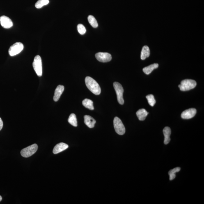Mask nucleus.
I'll return each mask as SVG.
<instances>
[{"mask_svg":"<svg viewBox=\"0 0 204 204\" xmlns=\"http://www.w3.org/2000/svg\"><path fill=\"white\" fill-rule=\"evenodd\" d=\"M64 90V87L63 85H59L57 87L55 90L54 100L55 102H57L59 100L62 93Z\"/></svg>","mask_w":204,"mask_h":204,"instance_id":"12","label":"nucleus"},{"mask_svg":"<svg viewBox=\"0 0 204 204\" xmlns=\"http://www.w3.org/2000/svg\"><path fill=\"white\" fill-rule=\"evenodd\" d=\"M0 24L2 26L5 28H10L13 26V23L11 19L5 16L0 17Z\"/></svg>","mask_w":204,"mask_h":204,"instance_id":"9","label":"nucleus"},{"mask_svg":"<svg viewBox=\"0 0 204 204\" xmlns=\"http://www.w3.org/2000/svg\"><path fill=\"white\" fill-rule=\"evenodd\" d=\"M163 133L164 136V144L165 145H168L171 141L170 136L171 135V129L169 127H165L163 129Z\"/></svg>","mask_w":204,"mask_h":204,"instance_id":"14","label":"nucleus"},{"mask_svg":"<svg viewBox=\"0 0 204 204\" xmlns=\"http://www.w3.org/2000/svg\"><path fill=\"white\" fill-rule=\"evenodd\" d=\"M38 149V145L36 144H34L23 149L21 151V154L23 157H29L36 153Z\"/></svg>","mask_w":204,"mask_h":204,"instance_id":"3","label":"nucleus"},{"mask_svg":"<svg viewBox=\"0 0 204 204\" xmlns=\"http://www.w3.org/2000/svg\"><path fill=\"white\" fill-rule=\"evenodd\" d=\"M69 148V145L66 144L61 143L56 145L53 149V153L55 154H58L60 152L63 151Z\"/></svg>","mask_w":204,"mask_h":204,"instance_id":"11","label":"nucleus"},{"mask_svg":"<svg viewBox=\"0 0 204 204\" xmlns=\"http://www.w3.org/2000/svg\"><path fill=\"white\" fill-rule=\"evenodd\" d=\"M24 48V45L22 43L16 42L10 47L8 50L9 54L11 56L17 55L22 51Z\"/></svg>","mask_w":204,"mask_h":204,"instance_id":"7","label":"nucleus"},{"mask_svg":"<svg viewBox=\"0 0 204 204\" xmlns=\"http://www.w3.org/2000/svg\"><path fill=\"white\" fill-rule=\"evenodd\" d=\"M181 168L180 167H177L170 170L168 172V175H169V179L170 180H173L176 177L175 173H178L180 171Z\"/></svg>","mask_w":204,"mask_h":204,"instance_id":"20","label":"nucleus"},{"mask_svg":"<svg viewBox=\"0 0 204 204\" xmlns=\"http://www.w3.org/2000/svg\"><path fill=\"white\" fill-rule=\"evenodd\" d=\"M150 55V50L148 46L145 45L143 47L141 51V58L142 60H145L148 58Z\"/></svg>","mask_w":204,"mask_h":204,"instance_id":"17","label":"nucleus"},{"mask_svg":"<svg viewBox=\"0 0 204 204\" xmlns=\"http://www.w3.org/2000/svg\"><path fill=\"white\" fill-rule=\"evenodd\" d=\"M78 31L81 35H84L86 33V30L85 26L82 24H79L77 26Z\"/></svg>","mask_w":204,"mask_h":204,"instance_id":"24","label":"nucleus"},{"mask_svg":"<svg viewBox=\"0 0 204 204\" xmlns=\"http://www.w3.org/2000/svg\"><path fill=\"white\" fill-rule=\"evenodd\" d=\"M88 20L89 24L91 25L92 27L96 28L98 26L97 21L93 16L92 15L88 16Z\"/></svg>","mask_w":204,"mask_h":204,"instance_id":"21","label":"nucleus"},{"mask_svg":"<svg viewBox=\"0 0 204 204\" xmlns=\"http://www.w3.org/2000/svg\"><path fill=\"white\" fill-rule=\"evenodd\" d=\"M113 125L115 131L120 135H123L125 134L126 129L123 124L118 117H115L113 120Z\"/></svg>","mask_w":204,"mask_h":204,"instance_id":"6","label":"nucleus"},{"mask_svg":"<svg viewBox=\"0 0 204 204\" xmlns=\"http://www.w3.org/2000/svg\"><path fill=\"white\" fill-rule=\"evenodd\" d=\"M34 69L38 77H41L42 74V63L41 58L40 56L35 57L33 63Z\"/></svg>","mask_w":204,"mask_h":204,"instance_id":"5","label":"nucleus"},{"mask_svg":"<svg viewBox=\"0 0 204 204\" xmlns=\"http://www.w3.org/2000/svg\"><path fill=\"white\" fill-rule=\"evenodd\" d=\"M146 98L148 101V103L150 106L153 107L156 103V101L153 95H147Z\"/></svg>","mask_w":204,"mask_h":204,"instance_id":"23","label":"nucleus"},{"mask_svg":"<svg viewBox=\"0 0 204 204\" xmlns=\"http://www.w3.org/2000/svg\"><path fill=\"white\" fill-rule=\"evenodd\" d=\"M159 66L158 64L154 63L144 68L143 70V71L145 74L148 75V74L151 73L154 69L158 68Z\"/></svg>","mask_w":204,"mask_h":204,"instance_id":"15","label":"nucleus"},{"mask_svg":"<svg viewBox=\"0 0 204 204\" xmlns=\"http://www.w3.org/2000/svg\"><path fill=\"white\" fill-rule=\"evenodd\" d=\"M197 113V110L195 108H190L183 112L181 117L183 119H189L194 117Z\"/></svg>","mask_w":204,"mask_h":204,"instance_id":"10","label":"nucleus"},{"mask_svg":"<svg viewBox=\"0 0 204 204\" xmlns=\"http://www.w3.org/2000/svg\"><path fill=\"white\" fill-rule=\"evenodd\" d=\"M85 83L88 89L96 95L101 93V89L98 83L91 77H87L85 78Z\"/></svg>","mask_w":204,"mask_h":204,"instance_id":"1","label":"nucleus"},{"mask_svg":"<svg viewBox=\"0 0 204 204\" xmlns=\"http://www.w3.org/2000/svg\"><path fill=\"white\" fill-rule=\"evenodd\" d=\"M82 104L83 106L87 109L90 110L94 109L93 107V102L91 100L88 99H85L83 101Z\"/></svg>","mask_w":204,"mask_h":204,"instance_id":"18","label":"nucleus"},{"mask_svg":"<svg viewBox=\"0 0 204 204\" xmlns=\"http://www.w3.org/2000/svg\"><path fill=\"white\" fill-rule=\"evenodd\" d=\"M197 86L196 81L192 79H186L183 80L178 85V88L181 91H187L194 88Z\"/></svg>","mask_w":204,"mask_h":204,"instance_id":"2","label":"nucleus"},{"mask_svg":"<svg viewBox=\"0 0 204 204\" xmlns=\"http://www.w3.org/2000/svg\"><path fill=\"white\" fill-rule=\"evenodd\" d=\"M68 122L74 127H77L78 126V122L77 117L74 113H72L69 116L68 120Z\"/></svg>","mask_w":204,"mask_h":204,"instance_id":"19","label":"nucleus"},{"mask_svg":"<svg viewBox=\"0 0 204 204\" xmlns=\"http://www.w3.org/2000/svg\"><path fill=\"white\" fill-rule=\"evenodd\" d=\"M2 200V197L1 196H0V202H1Z\"/></svg>","mask_w":204,"mask_h":204,"instance_id":"26","label":"nucleus"},{"mask_svg":"<svg viewBox=\"0 0 204 204\" xmlns=\"http://www.w3.org/2000/svg\"><path fill=\"white\" fill-rule=\"evenodd\" d=\"M113 87L117 95V98L119 103L121 105L124 104V100L123 97L124 89L122 85L118 82L113 83Z\"/></svg>","mask_w":204,"mask_h":204,"instance_id":"4","label":"nucleus"},{"mask_svg":"<svg viewBox=\"0 0 204 204\" xmlns=\"http://www.w3.org/2000/svg\"><path fill=\"white\" fill-rule=\"evenodd\" d=\"M148 113H149L147 112L145 109H141L138 110L136 113V115H137L138 119L140 121H144Z\"/></svg>","mask_w":204,"mask_h":204,"instance_id":"16","label":"nucleus"},{"mask_svg":"<svg viewBox=\"0 0 204 204\" xmlns=\"http://www.w3.org/2000/svg\"><path fill=\"white\" fill-rule=\"evenodd\" d=\"M49 3V0H39L35 4V6L36 8L40 9L48 4Z\"/></svg>","mask_w":204,"mask_h":204,"instance_id":"22","label":"nucleus"},{"mask_svg":"<svg viewBox=\"0 0 204 204\" xmlns=\"http://www.w3.org/2000/svg\"><path fill=\"white\" fill-rule=\"evenodd\" d=\"M84 122L86 125L90 128L94 127L96 121L93 118L89 115H85L84 116Z\"/></svg>","mask_w":204,"mask_h":204,"instance_id":"13","label":"nucleus"},{"mask_svg":"<svg viewBox=\"0 0 204 204\" xmlns=\"http://www.w3.org/2000/svg\"><path fill=\"white\" fill-rule=\"evenodd\" d=\"M3 126V122L2 119L0 118V130H1Z\"/></svg>","mask_w":204,"mask_h":204,"instance_id":"25","label":"nucleus"},{"mask_svg":"<svg viewBox=\"0 0 204 204\" xmlns=\"http://www.w3.org/2000/svg\"><path fill=\"white\" fill-rule=\"evenodd\" d=\"M95 57L98 61L102 63H107L112 59L111 55L108 53H97L95 55Z\"/></svg>","mask_w":204,"mask_h":204,"instance_id":"8","label":"nucleus"}]
</instances>
